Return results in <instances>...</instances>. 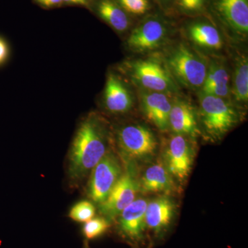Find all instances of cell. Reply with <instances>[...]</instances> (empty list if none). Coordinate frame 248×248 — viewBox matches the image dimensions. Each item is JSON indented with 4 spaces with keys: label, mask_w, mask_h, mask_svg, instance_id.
I'll return each mask as SVG.
<instances>
[{
    "label": "cell",
    "mask_w": 248,
    "mask_h": 248,
    "mask_svg": "<svg viewBox=\"0 0 248 248\" xmlns=\"http://www.w3.org/2000/svg\"><path fill=\"white\" fill-rule=\"evenodd\" d=\"M110 136L104 120L95 113L80 123L68 155V177L78 185L109 150Z\"/></svg>",
    "instance_id": "cell-1"
},
{
    "label": "cell",
    "mask_w": 248,
    "mask_h": 248,
    "mask_svg": "<svg viewBox=\"0 0 248 248\" xmlns=\"http://www.w3.org/2000/svg\"><path fill=\"white\" fill-rule=\"evenodd\" d=\"M164 61L176 82L193 91L202 89L208 63L201 54L180 43L168 52Z\"/></svg>",
    "instance_id": "cell-2"
},
{
    "label": "cell",
    "mask_w": 248,
    "mask_h": 248,
    "mask_svg": "<svg viewBox=\"0 0 248 248\" xmlns=\"http://www.w3.org/2000/svg\"><path fill=\"white\" fill-rule=\"evenodd\" d=\"M200 93V117L202 126L211 138H221L237 123V112L227 99Z\"/></svg>",
    "instance_id": "cell-3"
},
{
    "label": "cell",
    "mask_w": 248,
    "mask_h": 248,
    "mask_svg": "<svg viewBox=\"0 0 248 248\" xmlns=\"http://www.w3.org/2000/svg\"><path fill=\"white\" fill-rule=\"evenodd\" d=\"M129 75L143 91L174 93L178 86L164 61L156 58L141 59L127 64Z\"/></svg>",
    "instance_id": "cell-4"
},
{
    "label": "cell",
    "mask_w": 248,
    "mask_h": 248,
    "mask_svg": "<svg viewBox=\"0 0 248 248\" xmlns=\"http://www.w3.org/2000/svg\"><path fill=\"white\" fill-rule=\"evenodd\" d=\"M116 140L120 154L128 161L151 157L157 147V141L153 132L140 124L122 127L117 131Z\"/></svg>",
    "instance_id": "cell-5"
},
{
    "label": "cell",
    "mask_w": 248,
    "mask_h": 248,
    "mask_svg": "<svg viewBox=\"0 0 248 248\" xmlns=\"http://www.w3.org/2000/svg\"><path fill=\"white\" fill-rule=\"evenodd\" d=\"M123 174L118 158L109 151L93 168L90 174L88 195L97 203L107 200L116 184Z\"/></svg>",
    "instance_id": "cell-6"
},
{
    "label": "cell",
    "mask_w": 248,
    "mask_h": 248,
    "mask_svg": "<svg viewBox=\"0 0 248 248\" xmlns=\"http://www.w3.org/2000/svg\"><path fill=\"white\" fill-rule=\"evenodd\" d=\"M138 192V180L133 170L128 168L121 176L107 200L99 204L100 213L107 218L113 219L136 200Z\"/></svg>",
    "instance_id": "cell-7"
},
{
    "label": "cell",
    "mask_w": 248,
    "mask_h": 248,
    "mask_svg": "<svg viewBox=\"0 0 248 248\" xmlns=\"http://www.w3.org/2000/svg\"><path fill=\"white\" fill-rule=\"evenodd\" d=\"M169 35L167 26L156 17L148 18L129 35L127 46L136 53H147L162 46Z\"/></svg>",
    "instance_id": "cell-8"
},
{
    "label": "cell",
    "mask_w": 248,
    "mask_h": 248,
    "mask_svg": "<svg viewBox=\"0 0 248 248\" xmlns=\"http://www.w3.org/2000/svg\"><path fill=\"white\" fill-rule=\"evenodd\" d=\"M214 12L228 30L239 38L248 33V0H213Z\"/></svg>",
    "instance_id": "cell-9"
},
{
    "label": "cell",
    "mask_w": 248,
    "mask_h": 248,
    "mask_svg": "<svg viewBox=\"0 0 248 248\" xmlns=\"http://www.w3.org/2000/svg\"><path fill=\"white\" fill-rule=\"evenodd\" d=\"M166 166L172 177L184 180L190 174L193 153L185 136L174 134L165 153Z\"/></svg>",
    "instance_id": "cell-10"
},
{
    "label": "cell",
    "mask_w": 248,
    "mask_h": 248,
    "mask_svg": "<svg viewBox=\"0 0 248 248\" xmlns=\"http://www.w3.org/2000/svg\"><path fill=\"white\" fill-rule=\"evenodd\" d=\"M141 108L149 122L161 131L169 128V116L172 103L166 93L142 91Z\"/></svg>",
    "instance_id": "cell-11"
},
{
    "label": "cell",
    "mask_w": 248,
    "mask_h": 248,
    "mask_svg": "<svg viewBox=\"0 0 248 248\" xmlns=\"http://www.w3.org/2000/svg\"><path fill=\"white\" fill-rule=\"evenodd\" d=\"M106 108L112 114H124L131 110L133 97L130 90L118 76L110 73L104 93Z\"/></svg>",
    "instance_id": "cell-12"
},
{
    "label": "cell",
    "mask_w": 248,
    "mask_h": 248,
    "mask_svg": "<svg viewBox=\"0 0 248 248\" xmlns=\"http://www.w3.org/2000/svg\"><path fill=\"white\" fill-rule=\"evenodd\" d=\"M148 202L143 199L135 200L119 215L120 231L127 237L140 240L146 229V210Z\"/></svg>",
    "instance_id": "cell-13"
},
{
    "label": "cell",
    "mask_w": 248,
    "mask_h": 248,
    "mask_svg": "<svg viewBox=\"0 0 248 248\" xmlns=\"http://www.w3.org/2000/svg\"><path fill=\"white\" fill-rule=\"evenodd\" d=\"M169 128L176 135L195 138L200 134L198 121L190 103L177 100L172 103L169 116Z\"/></svg>",
    "instance_id": "cell-14"
},
{
    "label": "cell",
    "mask_w": 248,
    "mask_h": 248,
    "mask_svg": "<svg viewBox=\"0 0 248 248\" xmlns=\"http://www.w3.org/2000/svg\"><path fill=\"white\" fill-rule=\"evenodd\" d=\"M231 75L221 60L208 63V71L200 93L227 99L231 96Z\"/></svg>",
    "instance_id": "cell-15"
},
{
    "label": "cell",
    "mask_w": 248,
    "mask_h": 248,
    "mask_svg": "<svg viewBox=\"0 0 248 248\" xmlns=\"http://www.w3.org/2000/svg\"><path fill=\"white\" fill-rule=\"evenodd\" d=\"M186 33L196 46L207 51H219L224 45L221 32L215 25L207 21L191 23L187 26Z\"/></svg>",
    "instance_id": "cell-16"
},
{
    "label": "cell",
    "mask_w": 248,
    "mask_h": 248,
    "mask_svg": "<svg viewBox=\"0 0 248 248\" xmlns=\"http://www.w3.org/2000/svg\"><path fill=\"white\" fill-rule=\"evenodd\" d=\"M174 212V204L166 196L148 202L146 210V226L156 233L164 231L169 226Z\"/></svg>",
    "instance_id": "cell-17"
},
{
    "label": "cell",
    "mask_w": 248,
    "mask_h": 248,
    "mask_svg": "<svg viewBox=\"0 0 248 248\" xmlns=\"http://www.w3.org/2000/svg\"><path fill=\"white\" fill-rule=\"evenodd\" d=\"M140 184V191L143 192H166L174 190V181L166 165L156 163L145 171Z\"/></svg>",
    "instance_id": "cell-18"
},
{
    "label": "cell",
    "mask_w": 248,
    "mask_h": 248,
    "mask_svg": "<svg viewBox=\"0 0 248 248\" xmlns=\"http://www.w3.org/2000/svg\"><path fill=\"white\" fill-rule=\"evenodd\" d=\"M97 14L117 32H125L130 27L128 14L115 0H99L96 6Z\"/></svg>",
    "instance_id": "cell-19"
},
{
    "label": "cell",
    "mask_w": 248,
    "mask_h": 248,
    "mask_svg": "<svg viewBox=\"0 0 248 248\" xmlns=\"http://www.w3.org/2000/svg\"><path fill=\"white\" fill-rule=\"evenodd\" d=\"M231 82V95L235 102L246 104L248 101V61L246 55L236 59Z\"/></svg>",
    "instance_id": "cell-20"
},
{
    "label": "cell",
    "mask_w": 248,
    "mask_h": 248,
    "mask_svg": "<svg viewBox=\"0 0 248 248\" xmlns=\"http://www.w3.org/2000/svg\"><path fill=\"white\" fill-rule=\"evenodd\" d=\"M95 210V207L91 202L81 201L72 207L68 217L73 221L86 223L94 217Z\"/></svg>",
    "instance_id": "cell-21"
},
{
    "label": "cell",
    "mask_w": 248,
    "mask_h": 248,
    "mask_svg": "<svg viewBox=\"0 0 248 248\" xmlns=\"http://www.w3.org/2000/svg\"><path fill=\"white\" fill-rule=\"evenodd\" d=\"M110 227L107 218H94L86 222L83 227V233L88 239H94L104 234Z\"/></svg>",
    "instance_id": "cell-22"
},
{
    "label": "cell",
    "mask_w": 248,
    "mask_h": 248,
    "mask_svg": "<svg viewBox=\"0 0 248 248\" xmlns=\"http://www.w3.org/2000/svg\"><path fill=\"white\" fill-rule=\"evenodd\" d=\"M128 14L141 16L150 9L149 0H115Z\"/></svg>",
    "instance_id": "cell-23"
},
{
    "label": "cell",
    "mask_w": 248,
    "mask_h": 248,
    "mask_svg": "<svg viewBox=\"0 0 248 248\" xmlns=\"http://www.w3.org/2000/svg\"><path fill=\"white\" fill-rule=\"evenodd\" d=\"M205 0H178V5L183 11L187 14L202 12L205 6Z\"/></svg>",
    "instance_id": "cell-24"
},
{
    "label": "cell",
    "mask_w": 248,
    "mask_h": 248,
    "mask_svg": "<svg viewBox=\"0 0 248 248\" xmlns=\"http://www.w3.org/2000/svg\"><path fill=\"white\" fill-rule=\"evenodd\" d=\"M10 48L9 44L4 37L0 36V66L6 63L9 60Z\"/></svg>",
    "instance_id": "cell-25"
},
{
    "label": "cell",
    "mask_w": 248,
    "mask_h": 248,
    "mask_svg": "<svg viewBox=\"0 0 248 248\" xmlns=\"http://www.w3.org/2000/svg\"><path fill=\"white\" fill-rule=\"evenodd\" d=\"M36 3L44 8L51 9L63 4L62 0H35Z\"/></svg>",
    "instance_id": "cell-26"
},
{
    "label": "cell",
    "mask_w": 248,
    "mask_h": 248,
    "mask_svg": "<svg viewBox=\"0 0 248 248\" xmlns=\"http://www.w3.org/2000/svg\"><path fill=\"white\" fill-rule=\"evenodd\" d=\"M91 0H62L63 4L77 5V6H88Z\"/></svg>",
    "instance_id": "cell-27"
},
{
    "label": "cell",
    "mask_w": 248,
    "mask_h": 248,
    "mask_svg": "<svg viewBox=\"0 0 248 248\" xmlns=\"http://www.w3.org/2000/svg\"><path fill=\"white\" fill-rule=\"evenodd\" d=\"M164 1H169V0H164Z\"/></svg>",
    "instance_id": "cell-28"
}]
</instances>
